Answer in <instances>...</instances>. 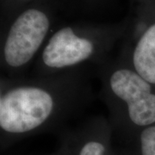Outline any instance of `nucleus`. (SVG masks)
<instances>
[{
  "mask_svg": "<svg viewBox=\"0 0 155 155\" xmlns=\"http://www.w3.org/2000/svg\"><path fill=\"white\" fill-rule=\"evenodd\" d=\"M84 69L33 78L2 77L0 131L17 138L59 127L91 98Z\"/></svg>",
  "mask_w": 155,
  "mask_h": 155,
  "instance_id": "1",
  "label": "nucleus"
},
{
  "mask_svg": "<svg viewBox=\"0 0 155 155\" xmlns=\"http://www.w3.org/2000/svg\"><path fill=\"white\" fill-rule=\"evenodd\" d=\"M100 78L112 127L135 135L155 124L153 84L120 58L101 67Z\"/></svg>",
  "mask_w": 155,
  "mask_h": 155,
  "instance_id": "2",
  "label": "nucleus"
},
{
  "mask_svg": "<svg viewBox=\"0 0 155 155\" xmlns=\"http://www.w3.org/2000/svg\"><path fill=\"white\" fill-rule=\"evenodd\" d=\"M107 48L72 27H64L45 43L35 61V76H47L85 69L91 64L102 67L107 62Z\"/></svg>",
  "mask_w": 155,
  "mask_h": 155,
  "instance_id": "3",
  "label": "nucleus"
},
{
  "mask_svg": "<svg viewBox=\"0 0 155 155\" xmlns=\"http://www.w3.org/2000/svg\"><path fill=\"white\" fill-rule=\"evenodd\" d=\"M50 20L44 11L30 8L21 13L10 27L1 49V69L5 77H22L44 47Z\"/></svg>",
  "mask_w": 155,
  "mask_h": 155,
  "instance_id": "4",
  "label": "nucleus"
},
{
  "mask_svg": "<svg viewBox=\"0 0 155 155\" xmlns=\"http://www.w3.org/2000/svg\"><path fill=\"white\" fill-rule=\"evenodd\" d=\"M121 60L155 86V22L145 29Z\"/></svg>",
  "mask_w": 155,
  "mask_h": 155,
  "instance_id": "5",
  "label": "nucleus"
},
{
  "mask_svg": "<svg viewBox=\"0 0 155 155\" xmlns=\"http://www.w3.org/2000/svg\"><path fill=\"white\" fill-rule=\"evenodd\" d=\"M110 120L94 117L81 125L75 155H105L107 141L112 128Z\"/></svg>",
  "mask_w": 155,
  "mask_h": 155,
  "instance_id": "6",
  "label": "nucleus"
},
{
  "mask_svg": "<svg viewBox=\"0 0 155 155\" xmlns=\"http://www.w3.org/2000/svg\"><path fill=\"white\" fill-rule=\"evenodd\" d=\"M137 135L140 155H155V124L145 127Z\"/></svg>",
  "mask_w": 155,
  "mask_h": 155,
  "instance_id": "7",
  "label": "nucleus"
}]
</instances>
